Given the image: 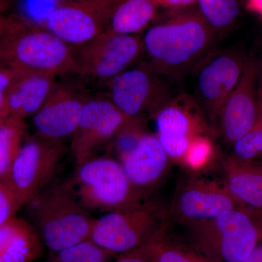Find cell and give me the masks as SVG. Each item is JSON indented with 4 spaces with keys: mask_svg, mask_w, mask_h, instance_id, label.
Segmentation results:
<instances>
[{
    "mask_svg": "<svg viewBox=\"0 0 262 262\" xmlns=\"http://www.w3.org/2000/svg\"><path fill=\"white\" fill-rule=\"evenodd\" d=\"M117 256L88 239L61 251L49 252L42 262H108Z\"/></svg>",
    "mask_w": 262,
    "mask_h": 262,
    "instance_id": "cell-24",
    "label": "cell"
},
{
    "mask_svg": "<svg viewBox=\"0 0 262 262\" xmlns=\"http://www.w3.org/2000/svg\"><path fill=\"white\" fill-rule=\"evenodd\" d=\"M137 119L122 113L108 98H89L80 123L72 136L70 150L76 165L96 158L98 151Z\"/></svg>",
    "mask_w": 262,
    "mask_h": 262,
    "instance_id": "cell-13",
    "label": "cell"
},
{
    "mask_svg": "<svg viewBox=\"0 0 262 262\" xmlns=\"http://www.w3.org/2000/svg\"><path fill=\"white\" fill-rule=\"evenodd\" d=\"M168 234V231L151 239L140 247L135 248L128 252L122 253L117 256L115 262H150L154 257L155 253L163 239ZM110 262V261H108Z\"/></svg>",
    "mask_w": 262,
    "mask_h": 262,
    "instance_id": "cell-28",
    "label": "cell"
},
{
    "mask_svg": "<svg viewBox=\"0 0 262 262\" xmlns=\"http://www.w3.org/2000/svg\"><path fill=\"white\" fill-rule=\"evenodd\" d=\"M56 77L46 72L24 73L6 93L10 115L24 120L34 116L58 85Z\"/></svg>",
    "mask_w": 262,
    "mask_h": 262,
    "instance_id": "cell-19",
    "label": "cell"
},
{
    "mask_svg": "<svg viewBox=\"0 0 262 262\" xmlns=\"http://www.w3.org/2000/svg\"><path fill=\"white\" fill-rule=\"evenodd\" d=\"M247 57L236 50L211 53L200 65L196 73L198 101L210 130L221 108L238 84Z\"/></svg>",
    "mask_w": 262,
    "mask_h": 262,
    "instance_id": "cell-14",
    "label": "cell"
},
{
    "mask_svg": "<svg viewBox=\"0 0 262 262\" xmlns=\"http://www.w3.org/2000/svg\"><path fill=\"white\" fill-rule=\"evenodd\" d=\"M24 19L15 16H8L0 13V41L20 27Z\"/></svg>",
    "mask_w": 262,
    "mask_h": 262,
    "instance_id": "cell-31",
    "label": "cell"
},
{
    "mask_svg": "<svg viewBox=\"0 0 262 262\" xmlns=\"http://www.w3.org/2000/svg\"><path fill=\"white\" fill-rule=\"evenodd\" d=\"M43 246L37 229L25 219L15 215L0 226V262H32Z\"/></svg>",
    "mask_w": 262,
    "mask_h": 262,
    "instance_id": "cell-20",
    "label": "cell"
},
{
    "mask_svg": "<svg viewBox=\"0 0 262 262\" xmlns=\"http://www.w3.org/2000/svg\"><path fill=\"white\" fill-rule=\"evenodd\" d=\"M258 70L257 62L247 58L238 84L226 100L211 127V136L217 134L229 146L246 135L257 120Z\"/></svg>",
    "mask_w": 262,
    "mask_h": 262,
    "instance_id": "cell-15",
    "label": "cell"
},
{
    "mask_svg": "<svg viewBox=\"0 0 262 262\" xmlns=\"http://www.w3.org/2000/svg\"><path fill=\"white\" fill-rule=\"evenodd\" d=\"M258 90L262 93V63L259 65V70H258Z\"/></svg>",
    "mask_w": 262,
    "mask_h": 262,
    "instance_id": "cell-36",
    "label": "cell"
},
{
    "mask_svg": "<svg viewBox=\"0 0 262 262\" xmlns=\"http://www.w3.org/2000/svg\"><path fill=\"white\" fill-rule=\"evenodd\" d=\"M25 120L10 115L0 126V180L8 177L24 143Z\"/></svg>",
    "mask_w": 262,
    "mask_h": 262,
    "instance_id": "cell-22",
    "label": "cell"
},
{
    "mask_svg": "<svg viewBox=\"0 0 262 262\" xmlns=\"http://www.w3.org/2000/svg\"><path fill=\"white\" fill-rule=\"evenodd\" d=\"M216 35L195 5L172 10L142 38L148 57L144 63L160 75L181 80L195 72L213 53Z\"/></svg>",
    "mask_w": 262,
    "mask_h": 262,
    "instance_id": "cell-1",
    "label": "cell"
},
{
    "mask_svg": "<svg viewBox=\"0 0 262 262\" xmlns=\"http://www.w3.org/2000/svg\"><path fill=\"white\" fill-rule=\"evenodd\" d=\"M64 2H80V1H86V0H63Z\"/></svg>",
    "mask_w": 262,
    "mask_h": 262,
    "instance_id": "cell-38",
    "label": "cell"
},
{
    "mask_svg": "<svg viewBox=\"0 0 262 262\" xmlns=\"http://www.w3.org/2000/svg\"><path fill=\"white\" fill-rule=\"evenodd\" d=\"M239 262H262V241L253 248L244 260Z\"/></svg>",
    "mask_w": 262,
    "mask_h": 262,
    "instance_id": "cell-34",
    "label": "cell"
},
{
    "mask_svg": "<svg viewBox=\"0 0 262 262\" xmlns=\"http://www.w3.org/2000/svg\"><path fill=\"white\" fill-rule=\"evenodd\" d=\"M261 161H262V160H261Z\"/></svg>",
    "mask_w": 262,
    "mask_h": 262,
    "instance_id": "cell-39",
    "label": "cell"
},
{
    "mask_svg": "<svg viewBox=\"0 0 262 262\" xmlns=\"http://www.w3.org/2000/svg\"><path fill=\"white\" fill-rule=\"evenodd\" d=\"M89 98L70 86L57 85L40 110L32 117L36 134L63 141L75 134Z\"/></svg>",
    "mask_w": 262,
    "mask_h": 262,
    "instance_id": "cell-16",
    "label": "cell"
},
{
    "mask_svg": "<svg viewBox=\"0 0 262 262\" xmlns=\"http://www.w3.org/2000/svg\"><path fill=\"white\" fill-rule=\"evenodd\" d=\"M8 5V0H0V13H3Z\"/></svg>",
    "mask_w": 262,
    "mask_h": 262,
    "instance_id": "cell-37",
    "label": "cell"
},
{
    "mask_svg": "<svg viewBox=\"0 0 262 262\" xmlns=\"http://www.w3.org/2000/svg\"><path fill=\"white\" fill-rule=\"evenodd\" d=\"M0 63L56 76L77 73L75 48L24 19L20 27L0 41Z\"/></svg>",
    "mask_w": 262,
    "mask_h": 262,
    "instance_id": "cell-5",
    "label": "cell"
},
{
    "mask_svg": "<svg viewBox=\"0 0 262 262\" xmlns=\"http://www.w3.org/2000/svg\"><path fill=\"white\" fill-rule=\"evenodd\" d=\"M201 16L216 34L234 27L242 13V0H196Z\"/></svg>",
    "mask_w": 262,
    "mask_h": 262,
    "instance_id": "cell-23",
    "label": "cell"
},
{
    "mask_svg": "<svg viewBox=\"0 0 262 262\" xmlns=\"http://www.w3.org/2000/svg\"><path fill=\"white\" fill-rule=\"evenodd\" d=\"M10 115L6 94L0 93V126Z\"/></svg>",
    "mask_w": 262,
    "mask_h": 262,
    "instance_id": "cell-33",
    "label": "cell"
},
{
    "mask_svg": "<svg viewBox=\"0 0 262 262\" xmlns=\"http://www.w3.org/2000/svg\"><path fill=\"white\" fill-rule=\"evenodd\" d=\"M211 136H196L189 144L181 165L192 173L204 171L217 158V150Z\"/></svg>",
    "mask_w": 262,
    "mask_h": 262,
    "instance_id": "cell-26",
    "label": "cell"
},
{
    "mask_svg": "<svg viewBox=\"0 0 262 262\" xmlns=\"http://www.w3.org/2000/svg\"><path fill=\"white\" fill-rule=\"evenodd\" d=\"M21 208L5 180H0V226L15 216L17 212Z\"/></svg>",
    "mask_w": 262,
    "mask_h": 262,
    "instance_id": "cell-29",
    "label": "cell"
},
{
    "mask_svg": "<svg viewBox=\"0 0 262 262\" xmlns=\"http://www.w3.org/2000/svg\"><path fill=\"white\" fill-rule=\"evenodd\" d=\"M223 181L190 176L179 182L170 206V220L185 226L213 220L230 210L244 208Z\"/></svg>",
    "mask_w": 262,
    "mask_h": 262,
    "instance_id": "cell-10",
    "label": "cell"
},
{
    "mask_svg": "<svg viewBox=\"0 0 262 262\" xmlns=\"http://www.w3.org/2000/svg\"><path fill=\"white\" fill-rule=\"evenodd\" d=\"M184 227V242L216 261L239 262L262 241V210L235 208Z\"/></svg>",
    "mask_w": 262,
    "mask_h": 262,
    "instance_id": "cell-3",
    "label": "cell"
},
{
    "mask_svg": "<svg viewBox=\"0 0 262 262\" xmlns=\"http://www.w3.org/2000/svg\"><path fill=\"white\" fill-rule=\"evenodd\" d=\"M157 0H120L114 8L106 32L139 35L158 14Z\"/></svg>",
    "mask_w": 262,
    "mask_h": 262,
    "instance_id": "cell-21",
    "label": "cell"
},
{
    "mask_svg": "<svg viewBox=\"0 0 262 262\" xmlns=\"http://www.w3.org/2000/svg\"><path fill=\"white\" fill-rule=\"evenodd\" d=\"M170 161L156 136L147 132L119 160L131 184L144 199L165 177Z\"/></svg>",
    "mask_w": 262,
    "mask_h": 262,
    "instance_id": "cell-17",
    "label": "cell"
},
{
    "mask_svg": "<svg viewBox=\"0 0 262 262\" xmlns=\"http://www.w3.org/2000/svg\"><path fill=\"white\" fill-rule=\"evenodd\" d=\"M29 222L49 252H56L91 238L96 218L64 184L48 185L25 206Z\"/></svg>",
    "mask_w": 262,
    "mask_h": 262,
    "instance_id": "cell-2",
    "label": "cell"
},
{
    "mask_svg": "<svg viewBox=\"0 0 262 262\" xmlns=\"http://www.w3.org/2000/svg\"><path fill=\"white\" fill-rule=\"evenodd\" d=\"M222 181L232 194L251 208L262 210V161L244 160L232 153L220 159Z\"/></svg>",
    "mask_w": 262,
    "mask_h": 262,
    "instance_id": "cell-18",
    "label": "cell"
},
{
    "mask_svg": "<svg viewBox=\"0 0 262 262\" xmlns=\"http://www.w3.org/2000/svg\"><path fill=\"white\" fill-rule=\"evenodd\" d=\"M64 184L91 213L126 211L144 201L121 164L111 157H96L77 165Z\"/></svg>",
    "mask_w": 262,
    "mask_h": 262,
    "instance_id": "cell-4",
    "label": "cell"
},
{
    "mask_svg": "<svg viewBox=\"0 0 262 262\" xmlns=\"http://www.w3.org/2000/svg\"><path fill=\"white\" fill-rule=\"evenodd\" d=\"M169 79L141 62L105 84L107 98L127 116L141 119L146 115L152 117L177 95L172 91Z\"/></svg>",
    "mask_w": 262,
    "mask_h": 262,
    "instance_id": "cell-8",
    "label": "cell"
},
{
    "mask_svg": "<svg viewBox=\"0 0 262 262\" xmlns=\"http://www.w3.org/2000/svg\"><path fill=\"white\" fill-rule=\"evenodd\" d=\"M257 120L246 135L232 145V155L244 160H262V93L258 91Z\"/></svg>",
    "mask_w": 262,
    "mask_h": 262,
    "instance_id": "cell-27",
    "label": "cell"
},
{
    "mask_svg": "<svg viewBox=\"0 0 262 262\" xmlns=\"http://www.w3.org/2000/svg\"><path fill=\"white\" fill-rule=\"evenodd\" d=\"M75 50L77 73L104 84L132 67L144 53L140 36L106 32Z\"/></svg>",
    "mask_w": 262,
    "mask_h": 262,
    "instance_id": "cell-9",
    "label": "cell"
},
{
    "mask_svg": "<svg viewBox=\"0 0 262 262\" xmlns=\"http://www.w3.org/2000/svg\"><path fill=\"white\" fill-rule=\"evenodd\" d=\"M246 8L262 18V0H246Z\"/></svg>",
    "mask_w": 262,
    "mask_h": 262,
    "instance_id": "cell-35",
    "label": "cell"
},
{
    "mask_svg": "<svg viewBox=\"0 0 262 262\" xmlns=\"http://www.w3.org/2000/svg\"><path fill=\"white\" fill-rule=\"evenodd\" d=\"M150 262L220 261L209 257L186 242L170 239L168 234L160 244Z\"/></svg>",
    "mask_w": 262,
    "mask_h": 262,
    "instance_id": "cell-25",
    "label": "cell"
},
{
    "mask_svg": "<svg viewBox=\"0 0 262 262\" xmlns=\"http://www.w3.org/2000/svg\"><path fill=\"white\" fill-rule=\"evenodd\" d=\"M119 1H63L48 13L46 29L72 47H80L105 32Z\"/></svg>",
    "mask_w": 262,
    "mask_h": 262,
    "instance_id": "cell-12",
    "label": "cell"
},
{
    "mask_svg": "<svg viewBox=\"0 0 262 262\" xmlns=\"http://www.w3.org/2000/svg\"><path fill=\"white\" fill-rule=\"evenodd\" d=\"M157 2L160 8H166L172 11L195 5L196 0H157Z\"/></svg>",
    "mask_w": 262,
    "mask_h": 262,
    "instance_id": "cell-32",
    "label": "cell"
},
{
    "mask_svg": "<svg viewBox=\"0 0 262 262\" xmlns=\"http://www.w3.org/2000/svg\"><path fill=\"white\" fill-rule=\"evenodd\" d=\"M157 139L170 160L182 163L196 136H211L209 125L195 98L181 93L154 114Z\"/></svg>",
    "mask_w": 262,
    "mask_h": 262,
    "instance_id": "cell-11",
    "label": "cell"
},
{
    "mask_svg": "<svg viewBox=\"0 0 262 262\" xmlns=\"http://www.w3.org/2000/svg\"><path fill=\"white\" fill-rule=\"evenodd\" d=\"M66 152L63 141L37 134L24 141L8 177L4 179L21 208L49 185Z\"/></svg>",
    "mask_w": 262,
    "mask_h": 262,
    "instance_id": "cell-7",
    "label": "cell"
},
{
    "mask_svg": "<svg viewBox=\"0 0 262 262\" xmlns=\"http://www.w3.org/2000/svg\"><path fill=\"white\" fill-rule=\"evenodd\" d=\"M25 72L0 63V93L6 94Z\"/></svg>",
    "mask_w": 262,
    "mask_h": 262,
    "instance_id": "cell-30",
    "label": "cell"
},
{
    "mask_svg": "<svg viewBox=\"0 0 262 262\" xmlns=\"http://www.w3.org/2000/svg\"><path fill=\"white\" fill-rule=\"evenodd\" d=\"M170 213L161 205L144 201L126 211L96 218L91 239L116 255L140 247L168 230Z\"/></svg>",
    "mask_w": 262,
    "mask_h": 262,
    "instance_id": "cell-6",
    "label": "cell"
}]
</instances>
